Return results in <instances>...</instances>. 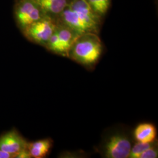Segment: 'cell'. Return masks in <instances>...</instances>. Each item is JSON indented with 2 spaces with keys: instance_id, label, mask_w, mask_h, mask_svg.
Here are the masks:
<instances>
[{
  "instance_id": "cell-7",
  "label": "cell",
  "mask_w": 158,
  "mask_h": 158,
  "mask_svg": "<svg viewBox=\"0 0 158 158\" xmlns=\"http://www.w3.org/2000/svg\"><path fill=\"white\" fill-rule=\"evenodd\" d=\"M56 31L59 45V55L68 57V52L71 46L80 35L67 26L57 22Z\"/></svg>"
},
{
  "instance_id": "cell-11",
  "label": "cell",
  "mask_w": 158,
  "mask_h": 158,
  "mask_svg": "<svg viewBox=\"0 0 158 158\" xmlns=\"http://www.w3.org/2000/svg\"><path fill=\"white\" fill-rule=\"evenodd\" d=\"M91 10L102 18L105 17L111 5V0H85Z\"/></svg>"
},
{
  "instance_id": "cell-1",
  "label": "cell",
  "mask_w": 158,
  "mask_h": 158,
  "mask_svg": "<svg viewBox=\"0 0 158 158\" xmlns=\"http://www.w3.org/2000/svg\"><path fill=\"white\" fill-rule=\"evenodd\" d=\"M56 20L79 35L98 34L102 18L91 10L85 0H70L68 6L56 18Z\"/></svg>"
},
{
  "instance_id": "cell-9",
  "label": "cell",
  "mask_w": 158,
  "mask_h": 158,
  "mask_svg": "<svg viewBox=\"0 0 158 158\" xmlns=\"http://www.w3.org/2000/svg\"><path fill=\"white\" fill-rule=\"evenodd\" d=\"M52 142L49 139H42L32 143H28L27 148L31 158H42L49 152Z\"/></svg>"
},
{
  "instance_id": "cell-3",
  "label": "cell",
  "mask_w": 158,
  "mask_h": 158,
  "mask_svg": "<svg viewBox=\"0 0 158 158\" xmlns=\"http://www.w3.org/2000/svg\"><path fill=\"white\" fill-rule=\"evenodd\" d=\"M56 26V19L46 15L39 21L29 25L23 30V32L29 40L45 46Z\"/></svg>"
},
{
  "instance_id": "cell-12",
  "label": "cell",
  "mask_w": 158,
  "mask_h": 158,
  "mask_svg": "<svg viewBox=\"0 0 158 158\" xmlns=\"http://www.w3.org/2000/svg\"><path fill=\"white\" fill-rule=\"evenodd\" d=\"M154 142L151 143L137 142L133 147H131L129 158H139L142 153L153 145Z\"/></svg>"
},
{
  "instance_id": "cell-8",
  "label": "cell",
  "mask_w": 158,
  "mask_h": 158,
  "mask_svg": "<svg viewBox=\"0 0 158 158\" xmlns=\"http://www.w3.org/2000/svg\"><path fill=\"white\" fill-rule=\"evenodd\" d=\"M156 127L151 123H142L136 127L134 137L137 142L151 143L155 141L156 137Z\"/></svg>"
},
{
  "instance_id": "cell-2",
  "label": "cell",
  "mask_w": 158,
  "mask_h": 158,
  "mask_svg": "<svg viewBox=\"0 0 158 158\" xmlns=\"http://www.w3.org/2000/svg\"><path fill=\"white\" fill-rule=\"evenodd\" d=\"M102 44L98 34L86 33L79 35L68 52V57L84 66H92L98 60Z\"/></svg>"
},
{
  "instance_id": "cell-6",
  "label": "cell",
  "mask_w": 158,
  "mask_h": 158,
  "mask_svg": "<svg viewBox=\"0 0 158 158\" xmlns=\"http://www.w3.org/2000/svg\"><path fill=\"white\" fill-rule=\"evenodd\" d=\"M28 143L15 131H11L0 137V149L15 158L18 153L27 148Z\"/></svg>"
},
{
  "instance_id": "cell-13",
  "label": "cell",
  "mask_w": 158,
  "mask_h": 158,
  "mask_svg": "<svg viewBox=\"0 0 158 158\" xmlns=\"http://www.w3.org/2000/svg\"><path fill=\"white\" fill-rule=\"evenodd\" d=\"M158 149L153 144L151 148L142 153L139 158H158Z\"/></svg>"
},
{
  "instance_id": "cell-5",
  "label": "cell",
  "mask_w": 158,
  "mask_h": 158,
  "mask_svg": "<svg viewBox=\"0 0 158 158\" xmlns=\"http://www.w3.org/2000/svg\"><path fill=\"white\" fill-rule=\"evenodd\" d=\"M131 142L128 138L123 134L111 136L104 147V157L107 158H129Z\"/></svg>"
},
{
  "instance_id": "cell-4",
  "label": "cell",
  "mask_w": 158,
  "mask_h": 158,
  "mask_svg": "<svg viewBox=\"0 0 158 158\" xmlns=\"http://www.w3.org/2000/svg\"><path fill=\"white\" fill-rule=\"evenodd\" d=\"M15 14L18 23L23 31L46 15L36 0H20Z\"/></svg>"
},
{
  "instance_id": "cell-15",
  "label": "cell",
  "mask_w": 158,
  "mask_h": 158,
  "mask_svg": "<svg viewBox=\"0 0 158 158\" xmlns=\"http://www.w3.org/2000/svg\"><path fill=\"white\" fill-rule=\"evenodd\" d=\"M14 158V156L11 154L9 153L6 152L0 149V158Z\"/></svg>"
},
{
  "instance_id": "cell-10",
  "label": "cell",
  "mask_w": 158,
  "mask_h": 158,
  "mask_svg": "<svg viewBox=\"0 0 158 158\" xmlns=\"http://www.w3.org/2000/svg\"><path fill=\"white\" fill-rule=\"evenodd\" d=\"M70 1V0H49L40 6L46 15L56 19L68 6Z\"/></svg>"
},
{
  "instance_id": "cell-14",
  "label": "cell",
  "mask_w": 158,
  "mask_h": 158,
  "mask_svg": "<svg viewBox=\"0 0 158 158\" xmlns=\"http://www.w3.org/2000/svg\"><path fill=\"white\" fill-rule=\"evenodd\" d=\"M15 158H31L30 153L29 152L27 148L22 149L20 152L18 153Z\"/></svg>"
}]
</instances>
